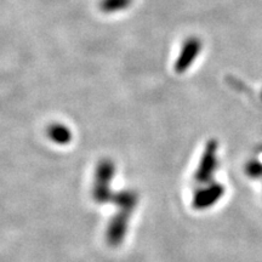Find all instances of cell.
Instances as JSON below:
<instances>
[{
    "mask_svg": "<svg viewBox=\"0 0 262 262\" xmlns=\"http://www.w3.org/2000/svg\"><path fill=\"white\" fill-rule=\"evenodd\" d=\"M203 48L202 40L198 37H189L183 41L181 51H180L178 60L173 63L175 73L182 74L189 70V67L194 63L196 57L199 56Z\"/></svg>",
    "mask_w": 262,
    "mask_h": 262,
    "instance_id": "1",
    "label": "cell"
},
{
    "mask_svg": "<svg viewBox=\"0 0 262 262\" xmlns=\"http://www.w3.org/2000/svg\"><path fill=\"white\" fill-rule=\"evenodd\" d=\"M133 3V0H101L100 9L101 11L107 12V14H112V12L122 11L129 8Z\"/></svg>",
    "mask_w": 262,
    "mask_h": 262,
    "instance_id": "2",
    "label": "cell"
},
{
    "mask_svg": "<svg viewBox=\"0 0 262 262\" xmlns=\"http://www.w3.org/2000/svg\"><path fill=\"white\" fill-rule=\"evenodd\" d=\"M261 95H262V94H261Z\"/></svg>",
    "mask_w": 262,
    "mask_h": 262,
    "instance_id": "3",
    "label": "cell"
}]
</instances>
